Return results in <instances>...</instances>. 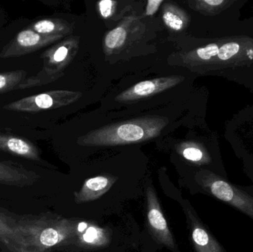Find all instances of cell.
<instances>
[{"label": "cell", "mask_w": 253, "mask_h": 252, "mask_svg": "<svg viewBox=\"0 0 253 252\" xmlns=\"http://www.w3.org/2000/svg\"><path fill=\"white\" fill-rule=\"evenodd\" d=\"M168 123V118L160 115H148L114 123L80 136L77 143L93 147L141 143L158 137Z\"/></svg>", "instance_id": "6da1fadb"}, {"label": "cell", "mask_w": 253, "mask_h": 252, "mask_svg": "<svg viewBox=\"0 0 253 252\" xmlns=\"http://www.w3.org/2000/svg\"><path fill=\"white\" fill-rule=\"evenodd\" d=\"M15 219L25 247L47 252L70 244L72 238V219L50 214L15 216Z\"/></svg>", "instance_id": "7a4b0ae2"}, {"label": "cell", "mask_w": 253, "mask_h": 252, "mask_svg": "<svg viewBox=\"0 0 253 252\" xmlns=\"http://www.w3.org/2000/svg\"><path fill=\"white\" fill-rule=\"evenodd\" d=\"M196 180L208 193L253 219V198L249 194L211 172H199Z\"/></svg>", "instance_id": "3957f363"}, {"label": "cell", "mask_w": 253, "mask_h": 252, "mask_svg": "<svg viewBox=\"0 0 253 252\" xmlns=\"http://www.w3.org/2000/svg\"><path fill=\"white\" fill-rule=\"evenodd\" d=\"M147 223L153 238L168 248H175V240L161 208L157 194L153 187L147 189Z\"/></svg>", "instance_id": "277c9868"}, {"label": "cell", "mask_w": 253, "mask_h": 252, "mask_svg": "<svg viewBox=\"0 0 253 252\" xmlns=\"http://www.w3.org/2000/svg\"><path fill=\"white\" fill-rule=\"evenodd\" d=\"M73 234L70 244L84 249H98L107 247L111 243L109 230L94 222L72 219Z\"/></svg>", "instance_id": "5b68a950"}, {"label": "cell", "mask_w": 253, "mask_h": 252, "mask_svg": "<svg viewBox=\"0 0 253 252\" xmlns=\"http://www.w3.org/2000/svg\"><path fill=\"white\" fill-rule=\"evenodd\" d=\"M183 80L184 78L182 76L170 75L140 81L118 95L116 101L121 103H126L141 100L169 90L181 83Z\"/></svg>", "instance_id": "8992f818"}, {"label": "cell", "mask_w": 253, "mask_h": 252, "mask_svg": "<svg viewBox=\"0 0 253 252\" xmlns=\"http://www.w3.org/2000/svg\"><path fill=\"white\" fill-rule=\"evenodd\" d=\"M187 209V221L190 225L191 232L192 242L196 252H224L221 244L214 238L207 227L204 226L200 220L196 217V215Z\"/></svg>", "instance_id": "52a82bcc"}, {"label": "cell", "mask_w": 253, "mask_h": 252, "mask_svg": "<svg viewBox=\"0 0 253 252\" xmlns=\"http://www.w3.org/2000/svg\"><path fill=\"white\" fill-rule=\"evenodd\" d=\"M117 179L113 176H99L87 179L80 190L74 193L76 203L81 204L99 199L111 189Z\"/></svg>", "instance_id": "ba28073f"}, {"label": "cell", "mask_w": 253, "mask_h": 252, "mask_svg": "<svg viewBox=\"0 0 253 252\" xmlns=\"http://www.w3.org/2000/svg\"><path fill=\"white\" fill-rule=\"evenodd\" d=\"M25 247L16 228L13 214L0 210V249L13 252Z\"/></svg>", "instance_id": "9c48e42d"}, {"label": "cell", "mask_w": 253, "mask_h": 252, "mask_svg": "<svg viewBox=\"0 0 253 252\" xmlns=\"http://www.w3.org/2000/svg\"><path fill=\"white\" fill-rule=\"evenodd\" d=\"M38 179L39 176L34 172L19 166L0 162V184L25 187L32 186Z\"/></svg>", "instance_id": "30bf717a"}, {"label": "cell", "mask_w": 253, "mask_h": 252, "mask_svg": "<svg viewBox=\"0 0 253 252\" xmlns=\"http://www.w3.org/2000/svg\"><path fill=\"white\" fill-rule=\"evenodd\" d=\"M78 50V40L71 38L68 41H65L53 52L50 62L53 65H56L59 69H62V68L66 67L72 59H74Z\"/></svg>", "instance_id": "8fae6325"}, {"label": "cell", "mask_w": 253, "mask_h": 252, "mask_svg": "<svg viewBox=\"0 0 253 252\" xmlns=\"http://www.w3.org/2000/svg\"><path fill=\"white\" fill-rule=\"evenodd\" d=\"M162 19L166 26L174 31H182L187 24L186 13L175 4H167L165 6Z\"/></svg>", "instance_id": "7c38bea8"}, {"label": "cell", "mask_w": 253, "mask_h": 252, "mask_svg": "<svg viewBox=\"0 0 253 252\" xmlns=\"http://www.w3.org/2000/svg\"><path fill=\"white\" fill-rule=\"evenodd\" d=\"M0 148L9 151L12 153L32 160H38L39 155L37 149L33 147L25 141L19 139H7L0 142Z\"/></svg>", "instance_id": "4fadbf2b"}, {"label": "cell", "mask_w": 253, "mask_h": 252, "mask_svg": "<svg viewBox=\"0 0 253 252\" xmlns=\"http://www.w3.org/2000/svg\"><path fill=\"white\" fill-rule=\"evenodd\" d=\"M127 31L124 25H119L109 31L104 40L105 50L109 52L120 49L126 42Z\"/></svg>", "instance_id": "5bb4252c"}, {"label": "cell", "mask_w": 253, "mask_h": 252, "mask_svg": "<svg viewBox=\"0 0 253 252\" xmlns=\"http://www.w3.org/2000/svg\"><path fill=\"white\" fill-rule=\"evenodd\" d=\"M178 152L190 162L202 164L208 162V158L205 156V152L198 146L193 145L182 144L177 149Z\"/></svg>", "instance_id": "9a60e30c"}, {"label": "cell", "mask_w": 253, "mask_h": 252, "mask_svg": "<svg viewBox=\"0 0 253 252\" xmlns=\"http://www.w3.org/2000/svg\"><path fill=\"white\" fill-rule=\"evenodd\" d=\"M34 29L39 34H48L54 32L68 33L69 28L68 25L55 23L53 21L42 20L34 25Z\"/></svg>", "instance_id": "2e32d148"}, {"label": "cell", "mask_w": 253, "mask_h": 252, "mask_svg": "<svg viewBox=\"0 0 253 252\" xmlns=\"http://www.w3.org/2000/svg\"><path fill=\"white\" fill-rule=\"evenodd\" d=\"M41 39V36L38 34L30 30L22 31L17 36L18 42L23 47L35 46Z\"/></svg>", "instance_id": "e0dca14e"}, {"label": "cell", "mask_w": 253, "mask_h": 252, "mask_svg": "<svg viewBox=\"0 0 253 252\" xmlns=\"http://www.w3.org/2000/svg\"><path fill=\"white\" fill-rule=\"evenodd\" d=\"M117 1L112 0H102L97 3L98 10L104 19H109L115 13Z\"/></svg>", "instance_id": "ac0fdd59"}, {"label": "cell", "mask_w": 253, "mask_h": 252, "mask_svg": "<svg viewBox=\"0 0 253 252\" xmlns=\"http://www.w3.org/2000/svg\"><path fill=\"white\" fill-rule=\"evenodd\" d=\"M239 45L236 42L227 43L220 47L218 56L221 60H227L238 53Z\"/></svg>", "instance_id": "d6986e66"}, {"label": "cell", "mask_w": 253, "mask_h": 252, "mask_svg": "<svg viewBox=\"0 0 253 252\" xmlns=\"http://www.w3.org/2000/svg\"><path fill=\"white\" fill-rule=\"evenodd\" d=\"M218 46L216 44H210L206 47H202L196 50V54L202 60H209L218 53Z\"/></svg>", "instance_id": "ffe728a7"}, {"label": "cell", "mask_w": 253, "mask_h": 252, "mask_svg": "<svg viewBox=\"0 0 253 252\" xmlns=\"http://www.w3.org/2000/svg\"><path fill=\"white\" fill-rule=\"evenodd\" d=\"M163 0H149L146 7L145 13L147 16H153L157 12Z\"/></svg>", "instance_id": "44dd1931"}, {"label": "cell", "mask_w": 253, "mask_h": 252, "mask_svg": "<svg viewBox=\"0 0 253 252\" xmlns=\"http://www.w3.org/2000/svg\"><path fill=\"white\" fill-rule=\"evenodd\" d=\"M1 252H45L41 251V250H37V249L31 248V247H24L19 250H16V251L9 252L6 250H1Z\"/></svg>", "instance_id": "7402d4cb"}, {"label": "cell", "mask_w": 253, "mask_h": 252, "mask_svg": "<svg viewBox=\"0 0 253 252\" xmlns=\"http://www.w3.org/2000/svg\"><path fill=\"white\" fill-rule=\"evenodd\" d=\"M202 2L209 4L211 6H218L222 4L224 1H222V0H205V1H202Z\"/></svg>", "instance_id": "603a6c76"}, {"label": "cell", "mask_w": 253, "mask_h": 252, "mask_svg": "<svg viewBox=\"0 0 253 252\" xmlns=\"http://www.w3.org/2000/svg\"><path fill=\"white\" fill-rule=\"evenodd\" d=\"M6 82H7V80H6L5 77L0 75V89L3 88L6 85Z\"/></svg>", "instance_id": "cb8c5ba5"}]
</instances>
